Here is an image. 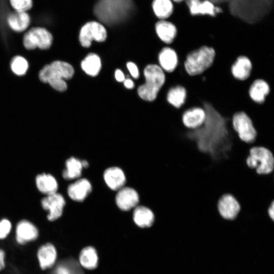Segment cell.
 Instances as JSON below:
<instances>
[{"instance_id": "14", "label": "cell", "mask_w": 274, "mask_h": 274, "mask_svg": "<svg viewBox=\"0 0 274 274\" xmlns=\"http://www.w3.org/2000/svg\"><path fill=\"white\" fill-rule=\"evenodd\" d=\"M155 28L159 39L167 46L170 45L177 36V27L172 21L160 20L156 23Z\"/></svg>"}, {"instance_id": "10", "label": "cell", "mask_w": 274, "mask_h": 274, "mask_svg": "<svg viewBox=\"0 0 274 274\" xmlns=\"http://www.w3.org/2000/svg\"><path fill=\"white\" fill-rule=\"evenodd\" d=\"M65 203L63 196L57 192L47 195L41 201L43 209L48 211L47 218L50 221L56 220L61 217Z\"/></svg>"}, {"instance_id": "38", "label": "cell", "mask_w": 274, "mask_h": 274, "mask_svg": "<svg viewBox=\"0 0 274 274\" xmlns=\"http://www.w3.org/2000/svg\"><path fill=\"white\" fill-rule=\"evenodd\" d=\"M124 82V86L128 89H132L134 87L133 82L130 79H125Z\"/></svg>"}, {"instance_id": "23", "label": "cell", "mask_w": 274, "mask_h": 274, "mask_svg": "<svg viewBox=\"0 0 274 274\" xmlns=\"http://www.w3.org/2000/svg\"><path fill=\"white\" fill-rule=\"evenodd\" d=\"M133 219L138 226L149 227L154 222L155 216L150 209L144 206H136L133 211Z\"/></svg>"}, {"instance_id": "4", "label": "cell", "mask_w": 274, "mask_h": 274, "mask_svg": "<svg viewBox=\"0 0 274 274\" xmlns=\"http://www.w3.org/2000/svg\"><path fill=\"white\" fill-rule=\"evenodd\" d=\"M215 56L214 49L203 46L189 52L184 63L187 73L191 76L200 75L212 65Z\"/></svg>"}, {"instance_id": "30", "label": "cell", "mask_w": 274, "mask_h": 274, "mask_svg": "<svg viewBox=\"0 0 274 274\" xmlns=\"http://www.w3.org/2000/svg\"><path fill=\"white\" fill-rule=\"evenodd\" d=\"M83 168L81 161L75 157H71L66 161L63 177L66 180L78 178L81 176Z\"/></svg>"}, {"instance_id": "18", "label": "cell", "mask_w": 274, "mask_h": 274, "mask_svg": "<svg viewBox=\"0 0 274 274\" xmlns=\"http://www.w3.org/2000/svg\"><path fill=\"white\" fill-rule=\"evenodd\" d=\"M252 64L250 60L245 56H238L231 66L232 76L236 80L244 81L250 76Z\"/></svg>"}, {"instance_id": "25", "label": "cell", "mask_w": 274, "mask_h": 274, "mask_svg": "<svg viewBox=\"0 0 274 274\" xmlns=\"http://www.w3.org/2000/svg\"><path fill=\"white\" fill-rule=\"evenodd\" d=\"M186 95V89L182 86L176 85L168 89L166 100L173 107L180 109L185 104Z\"/></svg>"}, {"instance_id": "8", "label": "cell", "mask_w": 274, "mask_h": 274, "mask_svg": "<svg viewBox=\"0 0 274 274\" xmlns=\"http://www.w3.org/2000/svg\"><path fill=\"white\" fill-rule=\"evenodd\" d=\"M107 36L105 26L98 22L91 21L86 23L81 28L79 40L82 46L87 48L90 46L92 41L104 42Z\"/></svg>"}, {"instance_id": "26", "label": "cell", "mask_w": 274, "mask_h": 274, "mask_svg": "<svg viewBox=\"0 0 274 274\" xmlns=\"http://www.w3.org/2000/svg\"><path fill=\"white\" fill-rule=\"evenodd\" d=\"M152 7L155 15L160 20L169 18L174 10L172 0H153Z\"/></svg>"}, {"instance_id": "1", "label": "cell", "mask_w": 274, "mask_h": 274, "mask_svg": "<svg viewBox=\"0 0 274 274\" xmlns=\"http://www.w3.org/2000/svg\"><path fill=\"white\" fill-rule=\"evenodd\" d=\"M74 74V68L70 64L56 60L45 65L40 71L39 77L42 82L48 83L54 89L63 92L67 89L64 80L71 79Z\"/></svg>"}, {"instance_id": "31", "label": "cell", "mask_w": 274, "mask_h": 274, "mask_svg": "<svg viewBox=\"0 0 274 274\" xmlns=\"http://www.w3.org/2000/svg\"><path fill=\"white\" fill-rule=\"evenodd\" d=\"M10 65L12 72L18 76L25 75L28 68L27 61L21 56H16L13 57Z\"/></svg>"}, {"instance_id": "29", "label": "cell", "mask_w": 274, "mask_h": 274, "mask_svg": "<svg viewBox=\"0 0 274 274\" xmlns=\"http://www.w3.org/2000/svg\"><path fill=\"white\" fill-rule=\"evenodd\" d=\"M81 67L88 75L96 76L101 68V61L99 57L94 54H89L81 62Z\"/></svg>"}, {"instance_id": "6", "label": "cell", "mask_w": 274, "mask_h": 274, "mask_svg": "<svg viewBox=\"0 0 274 274\" xmlns=\"http://www.w3.org/2000/svg\"><path fill=\"white\" fill-rule=\"evenodd\" d=\"M52 41L51 33L46 28L41 27L31 28L24 34L23 38V45L28 50L37 48L47 49L51 47Z\"/></svg>"}, {"instance_id": "19", "label": "cell", "mask_w": 274, "mask_h": 274, "mask_svg": "<svg viewBox=\"0 0 274 274\" xmlns=\"http://www.w3.org/2000/svg\"><path fill=\"white\" fill-rule=\"evenodd\" d=\"M37 256L42 269L50 268L54 265L57 258L56 248L51 243H46L40 247Z\"/></svg>"}, {"instance_id": "24", "label": "cell", "mask_w": 274, "mask_h": 274, "mask_svg": "<svg viewBox=\"0 0 274 274\" xmlns=\"http://www.w3.org/2000/svg\"><path fill=\"white\" fill-rule=\"evenodd\" d=\"M38 190L47 195L57 192L58 183L55 178L50 174H42L36 178Z\"/></svg>"}, {"instance_id": "32", "label": "cell", "mask_w": 274, "mask_h": 274, "mask_svg": "<svg viewBox=\"0 0 274 274\" xmlns=\"http://www.w3.org/2000/svg\"><path fill=\"white\" fill-rule=\"evenodd\" d=\"M10 3L14 11L27 12L32 6V0H10Z\"/></svg>"}, {"instance_id": "40", "label": "cell", "mask_w": 274, "mask_h": 274, "mask_svg": "<svg viewBox=\"0 0 274 274\" xmlns=\"http://www.w3.org/2000/svg\"><path fill=\"white\" fill-rule=\"evenodd\" d=\"M172 1H174V2L175 3H182L186 0H172Z\"/></svg>"}, {"instance_id": "37", "label": "cell", "mask_w": 274, "mask_h": 274, "mask_svg": "<svg viewBox=\"0 0 274 274\" xmlns=\"http://www.w3.org/2000/svg\"><path fill=\"white\" fill-rule=\"evenodd\" d=\"M5 252L3 250L0 249V271L2 269H3L5 266Z\"/></svg>"}, {"instance_id": "21", "label": "cell", "mask_w": 274, "mask_h": 274, "mask_svg": "<svg viewBox=\"0 0 274 274\" xmlns=\"http://www.w3.org/2000/svg\"><path fill=\"white\" fill-rule=\"evenodd\" d=\"M269 91L270 88L267 83L263 79H257L250 85L248 93L252 101L261 104L264 101Z\"/></svg>"}, {"instance_id": "33", "label": "cell", "mask_w": 274, "mask_h": 274, "mask_svg": "<svg viewBox=\"0 0 274 274\" xmlns=\"http://www.w3.org/2000/svg\"><path fill=\"white\" fill-rule=\"evenodd\" d=\"M12 228L10 221L6 219L0 221V239L6 238L9 234Z\"/></svg>"}, {"instance_id": "39", "label": "cell", "mask_w": 274, "mask_h": 274, "mask_svg": "<svg viewBox=\"0 0 274 274\" xmlns=\"http://www.w3.org/2000/svg\"><path fill=\"white\" fill-rule=\"evenodd\" d=\"M82 161V164L83 168H86L88 166V163L86 160H83Z\"/></svg>"}, {"instance_id": "11", "label": "cell", "mask_w": 274, "mask_h": 274, "mask_svg": "<svg viewBox=\"0 0 274 274\" xmlns=\"http://www.w3.org/2000/svg\"><path fill=\"white\" fill-rule=\"evenodd\" d=\"M217 208L220 216L224 219L233 220L235 219L240 211V205L231 195H223L219 199Z\"/></svg>"}, {"instance_id": "28", "label": "cell", "mask_w": 274, "mask_h": 274, "mask_svg": "<svg viewBox=\"0 0 274 274\" xmlns=\"http://www.w3.org/2000/svg\"><path fill=\"white\" fill-rule=\"evenodd\" d=\"M50 274H84L78 262L67 259L58 263Z\"/></svg>"}, {"instance_id": "12", "label": "cell", "mask_w": 274, "mask_h": 274, "mask_svg": "<svg viewBox=\"0 0 274 274\" xmlns=\"http://www.w3.org/2000/svg\"><path fill=\"white\" fill-rule=\"evenodd\" d=\"M139 196L137 192L130 187H123L118 190L116 196V202L119 209L129 211L137 206Z\"/></svg>"}, {"instance_id": "20", "label": "cell", "mask_w": 274, "mask_h": 274, "mask_svg": "<svg viewBox=\"0 0 274 274\" xmlns=\"http://www.w3.org/2000/svg\"><path fill=\"white\" fill-rule=\"evenodd\" d=\"M104 178L108 186L113 190H119L123 188L126 181L124 172L117 167L107 169L104 173Z\"/></svg>"}, {"instance_id": "16", "label": "cell", "mask_w": 274, "mask_h": 274, "mask_svg": "<svg viewBox=\"0 0 274 274\" xmlns=\"http://www.w3.org/2000/svg\"><path fill=\"white\" fill-rule=\"evenodd\" d=\"M39 232L37 227L27 220H21L16 228V240L20 245L32 241L37 238Z\"/></svg>"}, {"instance_id": "5", "label": "cell", "mask_w": 274, "mask_h": 274, "mask_svg": "<svg viewBox=\"0 0 274 274\" xmlns=\"http://www.w3.org/2000/svg\"><path fill=\"white\" fill-rule=\"evenodd\" d=\"M248 166L255 169L259 175H266L274 170V157L267 149L262 147H254L250 150V154L246 159Z\"/></svg>"}, {"instance_id": "7", "label": "cell", "mask_w": 274, "mask_h": 274, "mask_svg": "<svg viewBox=\"0 0 274 274\" xmlns=\"http://www.w3.org/2000/svg\"><path fill=\"white\" fill-rule=\"evenodd\" d=\"M233 130L239 139L246 143H252L256 138L257 132L250 118L244 112L235 113L231 120Z\"/></svg>"}, {"instance_id": "34", "label": "cell", "mask_w": 274, "mask_h": 274, "mask_svg": "<svg viewBox=\"0 0 274 274\" xmlns=\"http://www.w3.org/2000/svg\"><path fill=\"white\" fill-rule=\"evenodd\" d=\"M127 67L133 78L137 79L139 76L137 66L133 62H128L127 63Z\"/></svg>"}, {"instance_id": "17", "label": "cell", "mask_w": 274, "mask_h": 274, "mask_svg": "<svg viewBox=\"0 0 274 274\" xmlns=\"http://www.w3.org/2000/svg\"><path fill=\"white\" fill-rule=\"evenodd\" d=\"M92 186L86 179H81L70 184L67 188L69 197L77 201H83L91 192Z\"/></svg>"}, {"instance_id": "35", "label": "cell", "mask_w": 274, "mask_h": 274, "mask_svg": "<svg viewBox=\"0 0 274 274\" xmlns=\"http://www.w3.org/2000/svg\"><path fill=\"white\" fill-rule=\"evenodd\" d=\"M115 76L116 80L118 82H123L125 80V76L123 73L119 69L116 70Z\"/></svg>"}, {"instance_id": "2", "label": "cell", "mask_w": 274, "mask_h": 274, "mask_svg": "<svg viewBox=\"0 0 274 274\" xmlns=\"http://www.w3.org/2000/svg\"><path fill=\"white\" fill-rule=\"evenodd\" d=\"M131 8V0H99L94 11L101 21L112 24L124 18Z\"/></svg>"}, {"instance_id": "9", "label": "cell", "mask_w": 274, "mask_h": 274, "mask_svg": "<svg viewBox=\"0 0 274 274\" xmlns=\"http://www.w3.org/2000/svg\"><path fill=\"white\" fill-rule=\"evenodd\" d=\"M186 2L192 17L204 16L214 18L222 10L209 0H186Z\"/></svg>"}, {"instance_id": "27", "label": "cell", "mask_w": 274, "mask_h": 274, "mask_svg": "<svg viewBox=\"0 0 274 274\" xmlns=\"http://www.w3.org/2000/svg\"><path fill=\"white\" fill-rule=\"evenodd\" d=\"M98 257L96 250L89 246L84 248L79 255L80 265L86 269H95L98 265Z\"/></svg>"}, {"instance_id": "15", "label": "cell", "mask_w": 274, "mask_h": 274, "mask_svg": "<svg viewBox=\"0 0 274 274\" xmlns=\"http://www.w3.org/2000/svg\"><path fill=\"white\" fill-rule=\"evenodd\" d=\"M159 66L167 73L174 72L178 66V57L176 51L169 46L163 47L158 55Z\"/></svg>"}, {"instance_id": "3", "label": "cell", "mask_w": 274, "mask_h": 274, "mask_svg": "<svg viewBox=\"0 0 274 274\" xmlns=\"http://www.w3.org/2000/svg\"><path fill=\"white\" fill-rule=\"evenodd\" d=\"M146 82L138 89L139 96L152 101L157 97L165 82V72L156 64L148 65L144 71Z\"/></svg>"}, {"instance_id": "36", "label": "cell", "mask_w": 274, "mask_h": 274, "mask_svg": "<svg viewBox=\"0 0 274 274\" xmlns=\"http://www.w3.org/2000/svg\"><path fill=\"white\" fill-rule=\"evenodd\" d=\"M267 214L269 218L274 221V201L272 202L267 209Z\"/></svg>"}, {"instance_id": "13", "label": "cell", "mask_w": 274, "mask_h": 274, "mask_svg": "<svg viewBox=\"0 0 274 274\" xmlns=\"http://www.w3.org/2000/svg\"><path fill=\"white\" fill-rule=\"evenodd\" d=\"M206 118L204 109L199 107H194L185 110L182 116L184 125L188 129H196L201 126Z\"/></svg>"}, {"instance_id": "22", "label": "cell", "mask_w": 274, "mask_h": 274, "mask_svg": "<svg viewBox=\"0 0 274 274\" xmlns=\"http://www.w3.org/2000/svg\"><path fill=\"white\" fill-rule=\"evenodd\" d=\"M9 27L16 32L26 30L30 23V17L26 12L14 11L7 18Z\"/></svg>"}]
</instances>
